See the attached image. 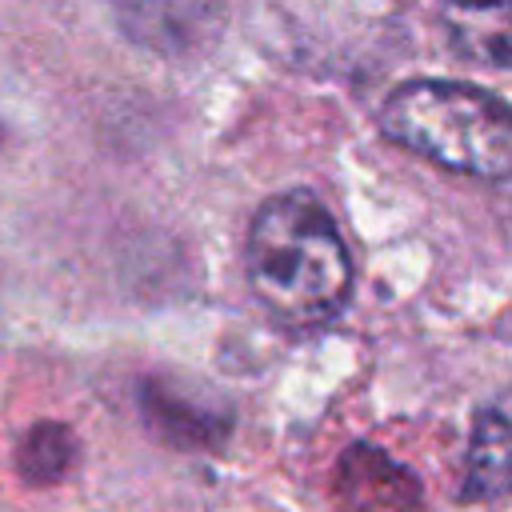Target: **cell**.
<instances>
[{"mask_svg":"<svg viewBox=\"0 0 512 512\" xmlns=\"http://www.w3.org/2000/svg\"><path fill=\"white\" fill-rule=\"evenodd\" d=\"M244 268L256 300L288 328H316L344 312L352 296V256L344 236L308 188L268 196L244 240Z\"/></svg>","mask_w":512,"mask_h":512,"instance_id":"obj_1","label":"cell"},{"mask_svg":"<svg viewBox=\"0 0 512 512\" xmlns=\"http://www.w3.org/2000/svg\"><path fill=\"white\" fill-rule=\"evenodd\" d=\"M380 132L436 168L488 184L512 180V104L480 84L404 80L380 104Z\"/></svg>","mask_w":512,"mask_h":512,"instance_id":"obj_2","label":"cell"},{"mask_svg":"<svg viewBox=\"0 0 512 512\" xmlns=\"http://www.w3.org/2000/svg\"><path fill=\"white\" fill-rule=\"evenodd\" d=\"M140 416L164 444L196 448V452L220 448L232 428V412L216 396H204L164 376L140 380Z\"/></svg>","mask_w":512,"mask_h":512,"instance_id":"obj_3","label":"cell"},{"mask_svg":"<svg viewBox=\"0 0 512 512\" xmlns=\"http://www.w3.org/2000/svg\"><path fill=\"white\" fill-rule=\"evenodd\" d=\"M332 492L336 512H420V480L364 440L344 448Z\"/></svg>","mask_w":512,"mask_h":512,"instance_id":"obj_4","label":"cell"},{"mask_svg":"<svg viewBox=\"0 0 512 512\" xmlns=\"http://www.w3.org/2000/svg\"><path fill=\"white\" fill-rule=\"evenodd\" d=\"M500 496H512V388L476 412L460 480V500Z\"/></svg>","mask_w":512,"mask_h":512,"instance_id":"obj_5","label":"cell"},{"mask_svg":"<svg viewBox=\"0 0 512 512\" xmlns=\"http://www.w3.org/2000/svg\"><path fill=\"white\" fill-rule=\"evenodd\" d=\"M456 52L484 68H512V0H436Z\"/></svg>","mask_w":512,"mask_h":512,"instance_id":"obj_6","label":"cell"},{"mask_svg":"<svg viewBox=\"0 0 512 512\" xmlns=\"http://www.w3.org/2000/svg\"><path fill=\"white\" fill-rule=\"evenodd\" d=\"M76 456H80V444L72 428L56 420H40L16 444V472L32 488H52L76 468Z\"/></svg>","mask_w":512,"mask_h":512,"instance_id":"obj_7","label":"cell"},{"mask_svg":"<svg viewBox=\"0 0 512 512\" xmlns=\"http://www.w3.org/2000/svg\"><path fill=\"white\" fill-rule=\"evenodd\" d=\"M120 12L124 32H132L144 44H188L196 24V4L188 0H112Z\"/></svg>","mask_w":512,"mask_h":512,"instance_id":"obj_8","label":"cell"}]
</instances>
